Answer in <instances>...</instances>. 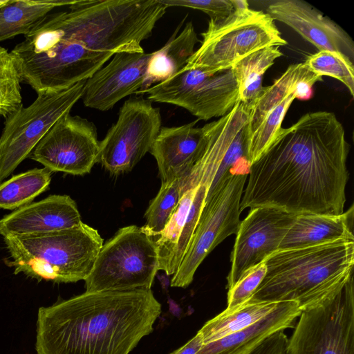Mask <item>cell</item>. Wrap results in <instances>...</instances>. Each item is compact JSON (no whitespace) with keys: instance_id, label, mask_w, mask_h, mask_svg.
Returning <instances> with one entry per match:
<instances>
[{"instance_id":"ac0fdd59","label":"cell","mask_w":354,"mask_h":354,"mask_svg":"<svg viewBox=\"0 0 354 354\" xmlns=\"http://www.w3.org/2000/svg\"><path fill=\"white\" fill-rule=\"evenodd\" d=\"M82 223L75 201L68 195H50L0 219V235L19 236L73 228Z\"/></svg>"},{"instance_id":"f546056e","label":"cell","mask_w":354,"mask_h":354,"mask_svg":"<svg viewBox=\"0 0 354 354\" xmlns=\"http://www.w3.org/2000/svg\"><path fill=\"white\" fill-rule=\"evenodd\" d=\"M23 81L16 57L0 46V109L6 118L23 106L21 82Z\"/></svg>"},{"instance_id":"8992f818","label":"cell","mask_w":354,"mask_h":354,"mask_svg":"<svg viewBox=\"0 0 354 354\" xmlns=\"http://www.w3.org/2000/svg\"><path fill=\"white\" fill-rule=\"evenodd\" d=\"M23 81L36 92L59 91L88 80L114 55L62 37L44 18L12 50Z\"/></svg>"},{"instance_id":"f1b7e54d","label":"cell","mask_w":354,"mask_h":354,"mask_svg":"<svg viewBox=\"0 0 354 354\" xmlns=\"http://www.w3.org/2000/svg\"><path fill=\"white\" fill-rule=\"evenodd\" d=\"M181 180L161 183L157 195L151 201L142 227L152 237L157 236L165 228L181 198Z\"/></svg>"},{"instance_id":"d590c367","label":"cell","mask_w":354,"mask_h":354,"mask_svg":"<svg viewBox=\"0 0 354 354\" xmlns=\"http://www.w3.org/2000/svg\"><path fill=\"white\" fill-rule=\"evenodd\" d=\"M203 346V342L202 337L198 332L183 346L169 354H196Z\"/></svg>"},{"instance_id":"e575fe53","label":"cell","mask_w":354,"mask_h":354,"mask_svg":"<svg viewBox=\"0 0 354 354\" xmlns=\"http://www.w3.org/2000/svg\"><path fill=\"white\" fill-rule=\"evenodd\" d=\"M283 331L279 330L270 335L247 354H284L288 337Z\"/></svg>"},{"instance_id":"9a60e30c","label":"cell","mask_w":354,"mask_h":354,"mask_svg":"<svg viewBox=\"0 0 354 354\" xmlns=\"http://www.w3.org/2000/svg\"><path fill=\"white\" fill-rule=\"evenodd\" d=\"M297 215L274 207L250 209L247 216L241 221L236 234L230 255L231 268L227 277V288L246 271L279 249Z\"/></svg>"},{"instance_id":"277c9868","label":"cell","mask_w":354,"mask_h":354,"mask_svg":"<svg viewBox=\"0 0 354 354\" xmlns=\"http://www.w3.org/2000/svg\"><path fill=\"white\" fill-rule=\"evenodd\" d=\"M66 11L44 19L60 35L97 52L143 53L167 7L160 0H76Z\"/></svg>"},{"instance_id":"5bb4252c","label":"cell","mask_w":354,"mask_h":354,"mask_svg":"<svg viewBox=\"0 0 354 354\" xmlns=\"http://www.w3.org/2000/svg\"><path fill=\"white\" fill-rule=\"evenodd\" d=\"M100 142L92 122L68 113L46 133L29 158L51 172L82 176L98 162Z\"/></svg>"},{"instance_id":"3957f363","label":"cell","mask_w":354,"mask_h":354,"mask_svg":"<svg viewBox=\"0 0 354 354\" xmlns=\"http://www.w3.org/2000/svg\"><path fill=\"white\" fill-rule=\"evenodd\" d=\"M264 261L266 274L248 301H292L303 311L333 297L353 274L354 239L279 249Z\"/></svg>"},{"instance_id":"6da1fadb","label":"cell","mask_w":354,"mask_h":354,"mask_svg":"<svg viewBox=\"0 0 354 354\" xmlns=\"http://www.w3.org/2000/svg\"><path fill=\"white\" fill-rule=\"evenodd\" d=\"M349 148L332 112H309L281 127L250 166L240 212L268 207L295 214L343 213Z\"/></svg>"},{"instance_id":"d4e9b609","label":"cell","mask_w":354,"mask_h":354,"mask_svg":"<svg viewBox=\"0 0 354 354\" xmlns=\"http://www.w3.org/2000/svg\"><path fill=\"white\" fill-rule=\"evenodd\" d=\"M282 55L279 47L268 46L252 53L232 66L240 102L254 106L266 88L262 85L263 74Z\"/></svg>"},{"instance_id":"1f68e13d","label":"cell","mask_w":354,"mask_h":354,"mask_svg":"<svg viewBox=\"0 0 354 354\" xmlns=\"http://www.w3.org/2000/svg\"><path fill=\"white\" fill-rule=\"evenodd\" d=\"M304 64L315 75L335 78L354 96V65L346 56L332 50H319L308 57Z\"/></svg>"},{"instance_id":"83f0119b","label":"cell","mask_w":354,"mask_h":354,"mask_svg":"<svg viewBox=\"0 0 354 354\" xmlns=\"http://www.w3.org/2000/svg\"><path fill=\"white\" fill-rule=\"evenodd\" d=\"M197 187L188 189L183 194L166 226L155 240L158 254V269L163 270L167 275H172L176 272L174 255L176 245Z\"/></svg>"},{"instance_id":"cb8c5ba5","label":"cell","mask_w":354,"mask_h":354,"mask_svg":"<svg viewBox=\"0 0 354 354\" xmlns=\"http://www.w3.org/2000/svg\"><path fill=\"white\" fill-rule=\"evenodd\" d=\"M76 0H4L0 6V41L28 34L53 9Z\"/></svg>"},{"instance_id":"ffe728a7","label":"cell","mask_w":354,"mask_h":354,"mask_svg":"<svg viewBox=\"0 0 354 354\" xmlns=\"http://www.w3.org/2000/svg\"><path fill=\"white\" fill-rule=\"evenodd\" d=\"M301 313L296 302L281 301L274 310L257 323L203 344L196 354H247L270 335L294 328Z\"/></svg>"},{"instance_id":"836d02e7","label":"cell","mask_w":354,"mask_h":354,"mask_svg":"<svg viewBox=\"0 0 354 354\" xmlns=\"http://www.w3.org/2000/svg\"><path fill=\"white\" fill-rule=\"evenodd\" d=\"M160 1L167 8L179 6L199 10L207 14L212 20L223 19L234 10L232 0H160Z\"/></svg>"},{"instance_id":"7c38bea8","label":"cell","mask_w":354,"mask_h":354,"mask_svg":"<svg viewBox=\"0 0 354 354\" xmlns=\"http://www.w3.org/2000/svg\"><path fill=\"white\" fill-rule=\"evenodd\" d=\"M136 94H147L151 102L183 107L198 120L222 117L239 102V92L230 69L207 73L182 69L170 78Z\"/></svg>"},{"instance_id":"ba28073f","label":"cell","mask_w":354,"mask_h":354,"mask_svg":"<svg viewBox=\"0 0 354 354\" xmlns=\"http://www.w3.org/2000/svg\"><path fill=\"white\" fill-rule=\"evenodd\" d=\"M158 268L153 237L142 227H124L102 245L84 280L86 291L151 289Z\"/></svg>"},{"instance_id":"8fae6325","label":"cell","mask_w":354,"mask_h":354,"mask_svg":"<svg viewBox=\"0 0 354 354\" xmlns=\"http://www.w3.org/2000/svg\"><path fill=\"white\" fill-rule=\"evenodd\" d=\"M284 354H354L353 274L333 297L301 311Z\"/></svg>"},{"instance_id":"2e32d148","label":"cell","mask_w":354,"mask_h":354,"mask_svg":"<svg viewBox=\"0 0 354 354\" xmlns=\"http://www.w3.org/2000/svg\"><path fill=\"white\" fill-rule=\"evenodd\" d=\"M151 53H115L105 66L86 80L82 96L85 106L108 111L124 97L136 93L144 82Z\"/></svg>"},{"instance_id":"9c48e42d","label":"cell","mask_w":354,"mask_h":354,"mask_svg":"<svg viewBox=\"0 0 354 354\" xmlns=\"http://www.w3.org/2000/svg\"><path fill=\"white\" fill-rule=\"evenodd\" d=\"M86 80L59 91L37 93L35 101L6 118L0 136V182L9 176L50 129L82 97Z\"/></svg>"},{"instance_id":"8d00e7d4","label":"cell","mask_w":354,"mask_h":354,"mask_svg":"<svg viewBox=\"0 0 354 354\" xmlns=\"http://www.w3.org/2000/svg\"><path fill=\"white\" fill-rule=\"evenodd\" d=\"M0 115H2V113H1V109H0Z\"/></svg>"},{"instance_id":"4316f807","label":"cell","mask_w":354,"mask_h":354,"mask_svg":"<svg viewBox=\"0 0 354 354\" xmlns=\"http://www.w3.org/2000/svg\"><path fill=\"white\" fill-rule=\"evenodd\" d=\"M51 171L35 168L0 184V209H17L31 202L49 187Z\"/></svg>"},{"instance_id":"4fadbf2b","label":"cell","mask_w":354,"mask_h":354,"mask_svg":"<svg viewBox=\"0 0 354 354\" xmlns=\"http://www.w3.org/2000/svg\"><path fill=\"white\" fill-rule=\"evenodd\" d=\"M160 128V109L152 102L142 97L127 100L100 142L98 162L113 175L131 171L149 152Z\"/></svg>"},{"instance_id":"7402d4cb","label":"cell","mask_w":354,"mask_h":354,"mask_svg":"<svg viewBox=\"0 0 354 354\" xmlns=\"http://www.w3.org/2000/svg\"><path fill=\"white\" fill-rule=\"evenodd\" d=\"M320 81L322 77L314 74L304 62L290 65L271 86L266 87L255 103L248 124V139L274 106L293 93L300 100L310 99L314 84Z\"/></svg>"},{"instance_id":"44dd1931","label":"cell","mask_w":354,"mask_h":354,"mask_svg":"<svg viewBox=\"0 0 354 354\" xmlns=\"http://www.w3.org/2000/svg\"><path fill=\"white\" fill-rule=\"evenodd\" d=\"M353 214V205L340 214H297L281 241L279 249L305 247L339 239H354Z\"/></svg>"},{"instance_id":"d6a6232c","label":"cell","mask_w":354,"mask_h":354,"mask_svg":"<svg viewBox=\"0 0 354 354\" xmlns=\"http://www.w3.org/2000/svg\"><path fill=\"white\" fill-rule=\"evenodd\" d=\"M266 272L265 261L246 271L227 292V307L234 309L247 302L261 283Z\"/></svg>"},{"instance_id":"52a82bcc","label":"cell","mask_w":354,"mask_h":354,"mask_svg":"<svg viewBox=\"0 0 354 354\" xmlns=\"http://www.w3.org/2000/svg\"><path fill=\"white\" fill-rule=\"evenodd\" d=\"M232 2L234 10L227 17L209 19L207 30L201 34V46L183 69L225 71L258 50L287 44L268 14L250 9L245 0Z\"/></svg>"},{"instance_id":"7a4b0ae2","label":"cell","mask_w":354,"mask_h":354,"mask_svg":"<svg viewBox=\"0 0 354 354\" xmlns=\"http://www.w3.org/2000/svg\"><path fill=\"white\" fill-rule=\"evenodd\" d=\"M151 289L85 292L38 310L37 354H129L153 331Z\"/></svg>"},{"instance_id":"484cf974","label":"cell","mask_w":354,"mask_h":354,"mask_svg":"<svg viewBox=\"0 0 354 354\" xmlns=\"http://www.w3.org/2000/svg\"><path fill=\"white\" fill-rule=\"evenodd\" d=\"M280 302L248 301L234 309H225L208 320L198 331L203 344L252 326L274 310Z\"/></svg>"},{"instance_id":"30bf717a","label":"cell","mask_w":354,"mask_h":354,"mask_svg":"<svg viewBox=\"0 0 354 354\" xmlns=\"http://www.w3.org/2000/svg\"><path fill=\"white\" fill-rule=\"evenodd\" d=\"M248 173L231 169L215 190L206 196L189 248L171 286L187 288L205 258L225 239L236 234L240 203Z\"/></svg>"},{"instance_id":"4dcf8cb0","label":"cell","mask_w":354,"mask_h":354,"mask_svg":"<svg viewBox=\"0 0 354 354\" xmlns=\"http://www.w3.org/2000/svg\"><path fill=\"white\" fill-rule=\"evenodd\" d=\"M295 94H291L274 106L266 115L259 127L248 140L247 157L252 165L267 149L279 129L283 118L292 102Z\"/></svg>"},{"instance_id":"5b68a950","label":"cell","mask_w":354,"mask_h":354,"mask_svg":"<svg viewBox=\"0 0 354 354\" xmlns=\"http://www.w3.org/2000/svg\"><path fill=\"white\" fill-rule=\"evenodd\" d=\"M3 239L9 253L4 263L15 274L55 283L84 280L103 245L98 231L83 222L71 229Z\"/></svg>"},{"instance_id":"603a6c76","label":"cell","mask_w":354,"mask_h":354,"mask_svg":"<svg viewBox=\"0 0 354 354\" xmlns=\"http://www.w3.org/2000/svg\"><path fill=\"white\" fill-rule=\"evenodd\" d=\"M183 23V21L161 48L151 53L143 84L137 92L143 91L176 74L185 67L194 53L198 39L192 22H187L177 35Z\"/></svg>"},{"instance_id":"e0dca14e","label":"cell","mask_w":354,"mask_h":354,"mask_svg":"<svg viewBox=\"0 0 354 354\" xmlns=\"http://www.w3.org/2000/svg\"><path fill=\"white\" fill-rule=\"evenodd\" d=\"M266 12L274 21L292 28L319 51L339 52L353 62L354 42L348 33L308 3L301 0L272 1L268 4Z\"/></svg>"},{"instance_id":"d6986e66","label":"cell","mask_w":354,"mask_h":354,"mask_svg":"<svg viewBox=\"0 0 354 354\" xmlns=\"http://www.w3.org/2000/svg\"><path fill=\"white\" fill-rule=\"evenodd\" d=\"M197 120L178 127H161L149 151L158 167L161 183L187 177L198 161L205 139Z\"/></svg>"}]
</instances>
